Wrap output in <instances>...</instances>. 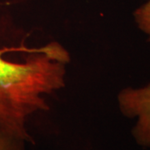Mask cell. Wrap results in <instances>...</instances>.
<instances>
[{
  "mask_svg": "<svg viewBox=\"0 0 150 150\" xmlns=\"http://www.w3.org/2000/svg\"><path fill=\"white\" fill-rule=\"evenodd\" d=\"M134 16L139 28L147 35L150 43V0L137 8Z\"/></svg>",
  "mask_w": 150,
  "mask_h": 150,
  "instance_id": "3",
  "label": "cell"
},
{
  "mask_svg": "<svg viewBox=\"0 0 150 150\" xmlns=\"http://www.w3.org/2000/svg\"><path fill=\"white\" fill-rule=\"evenodd\" d=\"M118 107L123 116L136 118L132 135L136 144L150 149V83L143 88H126L118 95Z\"/></svg>",
  "mask_w": 150,
  "mask_h": 150,
  "instance_id": "2",
  "label": "cell"
},
{
  "mask_svg": "<svg viewBox=\"0 0 150 150\" xmlns=\"http://www.w3.org/2000/svg\"><path fill=\"white\" fill-rule=\"evenodd\" d=\"M26 142L0 130V150H25Z\"/></svg>",
  "mask_w": 150,
  "mask_h": 150,
  "instance_id": "4",
  "label": "cell"
},
{
  "mask_svg": "<svg viewBox=\"0 0 150 150\" xmlns=\"http://www.w3.org/2000/svg\"><path fill=\"white\" fill-rule=\"evenodd\" d=\"M69 54L57 42L33 49L23 63L5 60L0 50V130L33 144L26 123L47 111L45 97L64 86Z\"/></svg>",
  "mask_w": 150,
  "mask_h": 150,
  "instance_id": "1",
  "label": "cell"
}]
</instances>
